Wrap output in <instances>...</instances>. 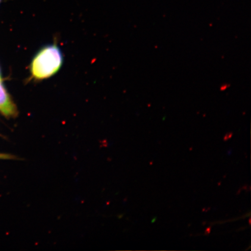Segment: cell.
Wrapping results in <instances>:
<instances>
[{
	"label": "cell",
	"mask_w": 251,
	"mask_h": 251,
	"mask_svg": "<svg viewBox=\"0 0 251 251\" xmlns=\"http://www.w3.org/2000/svg\"><path fill=\"white\" fill-rule=\"evenodd\" d=\"M0 79H1V72H0Z\"/></svg>",
	"instance_id": "52a82bcc"
},
{
	"label": "cell",
	"mask_w": 251,
	"mask_h": 251,
	"mask_svg": "<svg viewBox=\"0 0 251 251\" xmlns=\"http://www.w3.org/2000/svg\"><path fill=\"white\" fill-rule=\"evenodd\" d=\"M227 87H228V86L227 85V84H224V85H223L221 87V90H225L227 89Z\"/></svg>",
	"instance_id": "5b68a950"
},
{
	"label": "cell",
	"mask_w": 251,
	"mask_h": 251,
	"mask_svg": "<svg viewBox=\"0 0 251 251\" xmlns=\"http://www.w3.org/2000/svg\"><path fill=\"white\" fill-rule=\"evenodd\" d=\"M11 158V157L10 155L0 154V158L10 159Z\"/></svg>",
	"instance_id": "3957f363"
},
{
	"label": "cell",
	"mask_w": 251,
	"mask_h": 251,
	"mask_svg": "<svg viewBox=\"0 0 251 251\" xmlns=\"http://www.w3.org/2000/svg\"><path fill=\"white\" fill-rule=\"evenodd\" d=\"M0 111L6 117H14L18 115L17 106L9 96L0 79Z\"/></svg>",
	"instance_id": "7a4b0ae2"
},
{
	"label": "cell",
	"mask_w": 251,
	"mask_h": 251,
	"mask_svg": "<svg viewBox=\"0 0 251 251\" xmlns=\"http://www.w3.org/2000/svg\"><path fill=\"white\" fill-rule=\"evenodd\" d=\"M2 1V0H0V3H1Z\"/></svg>",
	"instance_id": "ba28073f"
},
{
	"label": "cell",
	"mask_w": 251,
	"mask_h": 251,
	"mask_svg": "<svg viewBox=\"0 0 251 251\" xmlns=\"http://www.w3.org/2000/svg\"><path fill=\"white\" fill-rule=\"evenodd\" d=\"M62 53L56 45L46 46L34 55L30 64L31 76L43 80L57 73L63 64Z\"/></svg>",
	"instance_id": "6da1fadb"
},
{
	"label": "cell",
	"mask_w": 251,
	"mask_h": 251,
	"mask_svg": "<svg viewBox=\"0 0 251 251\" xmlns=\"http://www.w3.org/2000/svg\"><path fill=\"white\" fill-rule=\"evenodd\" d=\"M210 230H211V228H208V229H207L206 233H210Z\"/></svg>",
	"instance_id": "8992f818"
},
{
	"label": "cell",
	"mask_w": 251,
	"mask_h": 251,
	"mask_svg": "<svg viewBox=\"0 0 251 251\" xmlns=\"http://www.w3.org/2000/svg\"><path fill=\"white\" fill-rule=\"evenodd\" d=\"M232 135H233V134H232L231 133L227 134L226 135V136L224 138V140L226 141V140H227L229 139H230V138L232 136Z\"/></svg>",
	"instance_id": "277c9868"
}]
</instances>
